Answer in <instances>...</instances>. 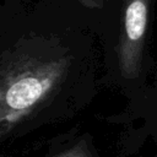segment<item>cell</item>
I'll use <instances>...</instances> for the list:
<instances>
[{
  "label": "cell",
  "mask_w": 157,
  "mask_h": 157,
  "mask_svg": "<svg viewBox=\"0 0 157 157\" xmlns=\"http://www.w3.org/2000/svg\"><path fill=\"white\" fill-rule=\"evenodd\" d=\"M54 34H23L0 64V140L37 112L60 88L71 56Z\"/></svg>",
  "instance_id": "1"
},
{
  "label": "cell",
  "mask_w": 157,
  "mask_h": 157,
  "mask_svg": "<svg viewBox=\"0 0 157 157\" xmlns=\"http://www.w3.org/2000/svg\"><path fill=\"white\" fill-rule=\"evenodd\" d=\"M151 0H125L117 48L118 65L123 77L135 78L144 59Z\"/></svg>",
  "instance_id": "2"
},
{
  "label": "cell",
  "mask_w": 157,
  "mask_h": 157,
  "mask_svg": "<svg viewBox=\"0 0 157 157\" xmlns=\"http://www.w3.org/2000/svg\"><path fill=\"white\" fill-rule=\"evenodd\" d=\"M50 1L71 10H74V7H80L83 10H102L112 0H50Z\"/></svg>",
  "instance_id": "3"
},
{
  "label": "cell",
  "mask_w": 157,
  "mask_h": 157,
  "mask_svg": "<svg viewBox=\"0 0 157 157\" xmlns=\"http://www.w3.org/2000/svg\"><path fill=\"white\" fill-rule=\"evenodd\" d=\"M54 157H92V153L86 144V141H80L74 146L64 150Z\"/></svg>",
  "instance_id": "4"
},
{
  "label": "cell",
  "mask_w": 157,
  "mask_h": 157,
  "mask_svg": "<svg viewBox=\"0 0 157 157\" xmlns=\"http://www.w3.org/2000/svg\"><path fill=\"white\" fill-rule=\"evenodd\" d=\"M1 1H2V0H0V2H1Z\"/></svg>",
  "instance_id": "5"
}]
</instances>
